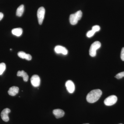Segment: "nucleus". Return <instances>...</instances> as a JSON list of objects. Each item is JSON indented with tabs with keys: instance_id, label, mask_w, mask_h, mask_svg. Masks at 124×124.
Returning a JSON list of instances; mask_svg holds the SVG:
<instances>
[{
	"instance_id": "obj_11",
	"label": "nucleus",
	"mask_w": 124,
	"mask_h": 124,
	"mask_svg": "<svg viewBox=\"0 0 124 124\" xmlns=\"http://www.w3.org/2000/svg\"><path fill=\"white\" fill-rule=\"evenodd\" d=\"M19 90V89L18 87L16 86H12L9 89L8 91V93L11 96H15L18 93Z\"/></svg>"
},
{
	"instance_id": "obj_8",
	"label": "nucleus",
	"mask_w": 124,
	"mask_h": 124,
	"mask_svg": "<svg viewBox=\"0 0 124 124\" xmlns=\"http://www.w3.org/2000/svg\"><path fill=\"white\" fill-rule=\"evenodd\" d=\"M66 86L67 90L69 93H72L75 90V85L74 83L72 81L69 80L66 83Z\"/></svg>"
},
{
	"instance_id": "obj_21",
	"label": "nucleus",
	"mask_w": 124,
	"mask_h": 124,
	"mask_svg": "<svg viewBox=\"0 0 124 124\" xmlns=\"http://www.w3.org/2000/svg\"><path fill=\"white\" fill-rule=\"evenodd\" d=\"M32 59V57L31 54H27L25 57V59L27 60H31Z\"/></svg>"
},
{
	"instance_id": "obj_3",
	"label": "nucleus",
	"mask_w": 124,
	"mask_h": 124,
	"mask_svg": "<svg viewBox=\"0 0 124 124\" xmlns=\"http://www.w3.org/2000/svg\"><path fill=\"white\" fill-rule=\"evenodd\" d=\"M101 44L99 41H96L92 44L89 49V54L91 57H95L96 55V51L101 47Z\"/></svg>"
},
{
	"instance_id": "obj_12",
	"label": "nucleus",
	"mask_w": 124,
	"mask_h": 124,
	"mask_svg": "<svg viewBox=\"0 0 124 124\" xmlns=\"http://www.w3.org/2000/svg\"><path fill=\"white\" fill-rule=\"evenodd\" d=\"M17 76L19 77H22L23 78V80L25 82H27L28 81L29 77L26 72L23 70L18 71L17 73Z\"/></svg>"
},
{
	"instance_id": "obj_22",
	"label": "nucleus",
	"mask_w": 124,
	"mask_h": 124,
	"mask_svg": "<svg viewBox=\"0 0 124 124\" xmlns=\"http://www.w3.org/2000/svg\"><path fill=\"white\" fill-rule=\"evenodd\" d=\"M4 17V15L2 13L0 12V21Z\"/></svg>"
},
{
	"instance_id": "obj_6",
	"label": "nucleus",
	"mask_w": 124,
	"mask_h": 124,
	"mask_svg": "<svg viewBox=\"0 0 124 124\" xmlns=\"http://www.w3.org/2000/svg\"><path fill=\"white\" fill-rule=\"evenodd\" d=\"M31 84L34 87H38L40 83V79L39 76L37 75H33L31 79Z\"/></svg>"
},
{
	"instance_id": "obj_15",
	"label": "nucleus",
	"mask_w": 124,
	"mask_h": 124,
	"mask_svg": "<svg viewBox=\"0 0 124 124\" xmlns=\"http://www.w3.org/2000/svg\"><path fill=\"white\" fill-rule=\"evenodd\" d=\"M6 68V66L4 63H0V75H1L4 72Z\"/></svg>"
},
{
	"instance_id": "obj_2",
	"label": "nucleus",
	"mask_w": 124,
	"mask_h": 124,
	"mask_svg": "<svg viewBox=\"0 0 124 124\" xmlns=\"http://www.w3.org/2000/svg\"><path fill=\"white\" fill-rule=\"evenodd\" d=\"M82 15V11L81 10L77 11L75 13L71 14L69 17L70 23L72 25L77 24L78 21L80 20Z\"/></svg>"
},
{
	"instance_id": "obj_14",
	"label": "nucleus",
	"mask_w": 124,
	"mask_h": 124,
	"mask_svg": "<svg viewBox=\"0 0 124 124\" xmlns=\"http://www.w3.org/2000/svg\"><path fill=\"white\" fill-rule=\"evenodd\" d=\"M24 10V6L23 5L20 6L16 11V15L18 17H21L23 15Z\"/></svg>"
},
{
	"instance_id": "obj_7",
	"label": "nucleus",
	"mask_w": 124,
	"mask_h": 124,
	"mask_svg": "<svg viewBox=\"0 0 124 124\" xmlns=\"http://www.w3.org/2000/svg\"><path fill=\"white\" fill-rule=\"evenodd\" d=\"M10 112V109L8 108H5L2 111L1 113V119L5 122H8L9 120L8 114Z\"/></svg>"
},
{
	"instance_id": "obj_13",
	"label": "nucleus",
	"mask_w": 124,
	"mask_h": 124,
	"mask_svg": "<svg viewBox=\"0 0 124 124\" xmlns=\"http://www.w3.org/2000/svg\"><path fill=\"white\" fill-rule=\"evenodd\" d=\"M13 34L17 36H20L23 33V29L20 28H14L11 31Z\"/></svg>"
},
{
	"instance_id": "obj_20",
	"label": "nucleus",
	"mask_w": 124,
	"mask_h": 124,
	"mask_svg": "<svg viewBox=\"0 0 124 124\" xmlns=\"http://www.w3.org/2000/svg\"><path fill=\"white\" fill-rule=\"evenodd\" d=\"M121 58L122 61H124V47L122 49L121 53Z\"/></svg>"
},
{
	"instance_id": "obj_16",
	"label": "nucleus",
	"mask_w": 124,
	"mask_h": 124,
	"mask_svg": "<svg viewBox=\"0 0 124 124\" xmlns=\"http://www.w3.org/2000/svg\"><path fill=\"white\" fill-rule=\"evenodd\" d=\"M27 54L23 51H20L18 53V55L19 57L22 59H25Z\"/></svg>"
},
{
	"instance_id": "obj_9",
	"label": "nucleus",
	"mask_w": 124,
	"mask_h": 124,
	"mask_svg": "<svg viewBox=\"0 0 124 124\" xmlns=\"http://www.w3.org/2000/svg\"><path fill=\"white\" fill-rule=\"evenodd\" d=\"M54 51L57 54H62L64 55H67L68 53L67 49L61 46H57L54 48Z\"/></svg>"
},
{
	"instance_id": "obj_24",
	"label": "nucleus",
	"mask_w": 124,
	"mask_h": 124,
	"mask_svg": "<svg viewBox=\"0 0 124 124\" xmlns=\"http://www.w3.org/2000/svg\"></svg>"
},
{
	"instance_id": "obj_5",
	"label": "nucleus",
	"mask_w": 124,
	"mask_h": 124,
	"mask_svg": "<svg viewBox=\"0 0 124 124\" xmlns=\"http://www.w3.org/2000/svg\"><path fill=\"white\" fill-rule=\"evenodd\" d=\"M117 97L115 95H112L106 98L104 103L106 106H111L115 104L117 101Z\"/></svg>"
},
{
	"instance_id": "obj_23",
	"label": "nucleus",
	"mask_w": 124,
	"mask_h": 124,
	"mask_svg": "<svg viewBox=\"0 0 124 124\" xmlns=\"http://www.w3.org/2000/svg\"></svg>"
},
{
	"instance_id": "obj_17",
	"label": "nucleus",
	"mask_w": 124,
	"mask_h": 124,
	"mask_svg": "<svg viewBox=\"0 0 124 124\" xmlns=\"http://www.w3.org/2000/svg\"><path fill=\"white\" fill-rule=\"evenodd\" d=\"M95 32L94 31H93V30H90V31H89L88 32L86 33V36L88 37V38H90V37H93L94 35V34H95Z\"/></svg>"
},
{
	"instance_id": "obj_18",
	"label": "nucleus",
	"mask_w": 124,
	"mask_h": 124,
	"mask_svg": "<svg viewBox=\"0 0 124 124\" xmlns=\"http://www.w3.org/2000/svg\"><path fill=\"white\" fill-rule=\"evenodd\" d=\"M100 29V27L98 25H95L92 27V30L95 32L99 31Z\"/></svg>"
},
{
	"instance_id": "obj_4",
	"label": "nucleus",
	"mask_w": 124,
	"mask_h": 124,
	"mask_svg": "<svg viewBox=\"0 0 124 124\" xmlns=\"http://www.w3.org/2000/svg\"><path fill=\"white\" fill-rule=\"evenodd\" d=\"M45 13V10L44 7H40L38 9L37 11V16L38 23L40 25H41L43 22L44 18Z\"/></svg>"
},
{
	"instance_id": "obj_1",
	"label": "nucleus",
	"mask_w": 124,
	"mask_h": 124,
	"mask_svg": "<svg viewBox=\"0 0 124 124\" xmlns=\"http://www.w3.org/2000/svg\"><path fill=\"white\" fill-rule=\"evenodd\" d=\"M102 94L101 90L100 89L93 90L90 92L86 96L87 101L90 103H93L98 101Z\"/></svg>"
},
{
	"instance_id": "obj_19",
	"label": "nucleus",
	"mask_w": 124,
	"mask_h": 124,
	"mask_svg": "<svg viewBox=\"0 0 124 124\" xmlns=\"http://www.w3.org/2000/svg\"><path fill=\"white\" fill-rule=\"evenodd\" d=\"M115 77L117 79H121L123 77H124V71L118 73Z\"/></svg>"
},
{
	"instance_id": "obj_10",
	"label": "nucleus",
	"mask_w": 124,
	"mask_h": 124,
	"mask_svg": "<svg viewBox=\"0 0 124 124\" xmlns=\"http://www.w3.org/2000/svg\"><path fill=\"white\" fill-rule=\"evenodd\" d=\"M53 113L57 119L62 117L64 115V111L60 109L54 110L53 111Z\"/></svg>"
}]
</instances>
